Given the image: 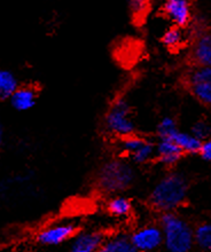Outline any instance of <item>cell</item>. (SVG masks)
<instances>
[{
  "label": "cell",
  "mask_w": 211,
  "mask_h": 252,
  "mask_svg": "<svg viewBox=\"0 0 211 252\" xmlns=\"http://www.w3.org/2000/svg\"><path fill=\"white\" fill-rule=\"evenodd\" d=\"M38 92L33 85L19 86L9 99V103L16 111L31 110L37 103Z\"/></svg>",
  "instance_id": "cell-12"
},
{
  "label": "cell",
  "mask_w": 211,
  "mask_h": 252,
  "mask_svg": "<svg viewBox=\"0 0 211 252\" xmlns=\"http://www.w3.org/2000/svg\"><path fill=\"white\" fill-rule=\"evenodd\" d=\"M184 156V153L171 139H157L155 142V162L161 165L174 167Z\"/></svg>",
  "instance_id": "cell-11"
},
{
  "label": "cell",
  "mask_w": 211,
  "mask_h": 252,
  "mask_svg": "<svg viewBox=\"0 0 211 252\" xmlns=\"http://www.w3.org/2000/svg\"><path fill=\"white\" fill-rule=\"evenodd\" d=\"M137 171L130 160L115 157L106 160L97 170L94 185L104 195L115 196L131 188L136 183Z\"/></svg>",
  "instance_id": "cell-1"
},
{
  "label": "cell",
  "mask_w": 211,
  "mask_h": 252,
  "mask_svg": "<svg viewBox=\"0 0 211 252\" xmlns=\"http://www.w3.org/2000/svg\"><path fill=\"white\" fill-rule=\"evenodd\" d=\"M188 60L192 66H211V28L202 27L195 31Z\"/></svg>",
  "instance_id": "cell-7"
},
{
  "label": "cell",
  "mask_w": 211,
  "mask_h": 252,
  "mask_svg": "<svg viewBox=\"0 0 211 252\" xmlns=\"http://www.w3.org/2000/svg\"><path fill=\"white\" fill-rule=\"evenodd\" d=\"M177 121L171 116L161 118L156 126V134L158 139H170L178 131Z\"/></svg>",
  "instance_id": "cell-21"
},
{
  "label": "cell",
  "mask_w": 211,
  "mask_h": 252,
  "mask_svg": "<svg viewBox=\"0 0 211 252\" xmlns=\"http://www.w3.org/2000/svg\"><path fill=\"white\" fill-rule=\"evenodd\" d=\"M99 252H138L131 242L130 235L116 234L106 237Z\"/></svg>",
  "instance_id": "cell-14"
},
{
  "label": "cell",
  "mask_w": 211,
  "mask_h": 252,
  "mask_svg": "<svg viewBox=\"0 0 211 252\" xmlns=\"http://www.w3.org/2000/svg\"><path fill=\"white\" fill-rule=\"evenodd\" d=\"M161 12L172 26L187 28L193 21L192 3L187 0H168L161 7Z\"/></svg>",
  "instance_id": "cell-9"
},
{
  "label": "cell",
  "mask_w": 211,
  "mask_h": 252,
  "mask_svg": "<svg viewBox=\"0 0 211 252\" xmlns=\"http://www.w3.org/2000/svg\"><path fill=\"white\" fill-rule=\"evenodd\" d=\"M176 145H177L184 155H198L201 141H199L194 135L189 132H184L178 129L174 135L170 138Z\"/></svg>",
  "instance_id": "cell-15"
},
{
  "label": "cell",
  "mask_w": 211,
  "mask_h": 252,
  "mask_svg": "<svg viewBox=\"0 0 211 252\" xmlns=\"http://www.w3.org/2000/svg\"><path fill=\"white\" fill-rule=\"evenodd\" d=\"M163 246L169 252H189L194 246V228L176 212L162 213L160 223Z\"/></svg>",
  "instance_id": "cell-3"
},
{
  "label": "cell",
  "mask_w": 211,
  "mask_h": 252,
  "mask_svg": "<svg viewBox=\"0 0 211 252\" xmlns=\"http://www.w3.org/2000/svg\"><path fill=\"white\" fill-rule=\"evenodd\" d=\"M198 155H200L203 160L211 164V138L201 142Z\"/></svg>",
  "instance_id": "cell-24"
},
{
  "label": "cell",
  "mask_w": 211,
  "mask_h": 252,
  "mask_svg": "<svg viewBox=\"0 0 211 252\" xmlns=\"http://www.w3.org/2000/svg\"><path fill=\"white\" fill-rule=\"evenodd\" d=\"M130 162L135 165H146L155 160V142L147 139L146 142L129 157Z\"/></svg>",
  "instance_id": "cell-19"
},
{
  "label": "cell",
  "mask_w": 211,
  "mask_h": 252,
  "mask_svg": "<svg viewBox=\"0 0 211 252\" xmlns=\"http://www.w3.org/2000/svg\"><path fill=\"white\" fill-rule=\"evenodd\" d=\"M192 135H194L199 141H206L211 138V124L207 120H199L192 125L191 131Z\"/></svg>",
  "instance_id": "cell-22"
},
{
  "label": "cell",
  "mask_w": 211,
  "mask_h": 252,
  "mask_svg": "<svg viewBox=\"0 0 211 252\" xmlns=\"http://www.w3.org/2000/svg\"><path fill=\"white\" fill-rule=\"evenodd\" d=\"M106 235L99 230L78 232L70 241L69 252H99Z\"/></svg>",
  "instance_id": "cell-10"
},
{
  "label": "cell",
  "mask_w": 211,
  "mask_h": 252,
  "mask_svg": "<svg viewBox=\"0 0 211 252\" xmlns=\"http://www.w3.org/2000/svg\"><path fill=\"white\" fill-rule=\"evenodd\" d=\"M185 85L198 102L211 108V66H192L185 76Z\"/></svg>",
  "instance_id": "cell-5"
},
{
  "label": "cell",
  "mask_w": 211,
  "mask_h": 252,
  "mask_svg": "<svg viewBox=\"0 0 211 252\" xmlns=\"http://www.w3.org/2000/svg\"><path fill=\"white\" fill-rule=\"evenodd\" d=\"M147 139L148 138L139 135L136 133V134L116 140V141H117V150L119 154H121V157H123V158H124V157H128L129 158L133 153H136L137 150L146 142Z\"/></svg>",
  "instance_id": "cell-18"
},
{
  "label": "cell",
  "mask_w": 211,
  "mask_h": 252,
  "mask_svg": "<svg viewBox=\"0 0 211 252\" xmlns=\"http://www.w3.org/2000/svg\"><path fill=\"white\" fill-rule=\"evenodd\" d=\"M19 86L20 82L15 73L8 69H0V101L9 100Z\"/></svg>",
  "instance_id": "cell-16"
},
{
  "label": "cell",
  "mask_w": 211,
  "mask_h": 252,
  "mask_svg": "<svg viewBox=\"0 0 211 252\" xmlns=\"http://www.w3.org/2000/svg\"><path fill=\"white\" fill-rule=\"evenodd\" d=\"M105 131L116 140L136 134L132 107L124 95H117L109 104L104 118Z\"/></svg>",
  "instance_id": "cell-4"
},
{
  "label": "cell",
  "mask_w": 211,
  "mask_h": 252,
  "mask_svg": "<svg viewBox=\"0 0 211 252\" xmlns=\"http://www.w3.org/2000/svg\"><path fill=\"white\" fill-rule=\"evenodd\" d=\"M188 180L182 173L169 172L152 188L148 203L154 210L162 213L176 212L185 204L188 195Z\"/></svg>",
  "instance_id": "cell-2"
},
{
  "label": "cell",
  "mask_w": 211,
  "mask_h": 252,
  "mask_svg": "<svg viewBox=\"0 0 211 252\" xmlns=\"http://www.w3.org/2000/svg\"><path fill=\"white\" fill-rule=\"evenodd\" d=\"M131 242L138 252H153L163 246V234L160 225L146 223L138 227L130 235Z\"/></svg>",
  "instance_id": "cell-8"
},
{
  "label": "cell",
  "mask_w": 211,
  "mask_h": 252,
  "mask_svg": "<svg viewBox=\"0 0 211 252\" xmlns=\"http://www.w3.org/2000/svg\"><path fill=\"white\" fill-rule=\"evenodd\" d=\"M148 2L140 1V0H135V1L129 2V8L135 16H141L143 13L148 8Z\"/></svg>",
  "instance_id": "cell-23"
},
{
  "label": "cell",
  "mask_w": 211,
  "mask_h": 252,
  "mask_svg": "<svg viewBox=\"0 0 211 252\" xmlns=\"http://www.w3.org/2000/svg\"><path fill=\"white\" fill-rule=\"evenodd\" d=\"M78 228L71 221H58L43 227L36 234V241L43 247H59L71 241Z\"/></svg>",
  "instance_id": "cell-6"
},
{
  "label": "cell",
  "mask_w": 211,
  "mask_h": 252,
  "mask_svg": "<svg viewBox=\"0 0 211 252\" xmlns=\"http://www.w3.org/2000/svg\"><path fill=\"white\" fill-rule=\"evenodd\" d=\"M106 210L109 215L115 218L124 219L131 216L133 211V204L131 199L124 195L110 196L106 203Z\"/></svg>",
  "instance_id": "cell-13"
},
{
  "label": "cell",
  "mask_w": 211,
  "mask_h": 252,
  "mask_svg": "<svg viewBox=\"0 0 211 252\" xmlns=\"http://www.w3.org/2000/svg\"><path fill=\"white\" fill-rule=\"evenodd\" d=\"M161 43L163 44L168 50H179L184 46L186 43V33L185 29L182 28L171 26L164 31L161 37Z\"/></svg>",
  "instance_id": "cell-17"
},
{
  "label": "cell",
  "mask_w": 211,
  "mask_h": 252,
  "mask_svg": "<svg viewBox=\"0 0 211 252\" xmlns=\"http://www.w3.org/2000/svg\"><path fill=\"white\" fill-rule=\"evenodd\" d=\"M194 244L200 249L211 252V222L203 221L194 228Z\"/></svg>",
  "instance_id": "cell-20"
},
{
  "label": "cell",
  "mask_w": 211,
  "mask_h": 252,
  "mask_svg": "<svg viewBox=\"0 0 211 252\" xmlns=\"http://www.w3.org/2000/svg\"><path fill=\"white\" fill-rule=\"evenodd\" d=\"M2 141H3V125H2L1 116H0V147L2 145Z\"/></svg>",
  "instance_id": "cell-25"
}]
</instances>
